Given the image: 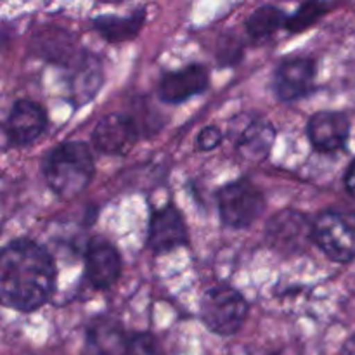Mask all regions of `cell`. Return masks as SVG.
Here are the masks:
<instances>
[{"mask_svg":"<svg viewBox=\"0 0 355 355\" xmlns=\"http://www.w3.org/2000/svg\"><path fill=\"white\" fill-rule=\"evenodd\" d=\"M329 9V6L326 3H318V2H309L304 3L297 12L291 17H288L286 28L293 33H298V31L307 30L309 26L315 23L319 17H322L326 14V10Z\"/></svg>","mask_w":355,"mask_h":355,"instance_id":"d6986e66","label":"cell"},{"mask_svg":"<svg viewBox=\"0 0 355 355\" xmlns=\"http://www.w3.org/2000/svg\"><path fill=\"white\" fill-rule=\"evenodd\" d=\"M47 114L38 103L30 99H19L14 103L7 118V137L16 146H28L37 141L45 130Z\"/></svg>","mask_w":355,"mask_h":355,"instance_id":"4fadbf2b","label":"cell"},{"mask_svg":"<svg viewBox=\"0 0 355 355\" xmlns=\"http://www.w3.org/2000/svg\"><path fill=\"white\" fill-rule=\"evenodd\" d=\"M342 355H355V333L345 342L342 349Z\"/></svg>","mask_w":355,"mask_h":355,"instance_id":"cb8c5ba5","label":"cell"},{"mask_svg":"<svg viewBox=\"0 0 355 355\" xmlns=\"http://www.w3.org/2000/svg\"><path fill=\"white\" fill-rule=\"evenodd\" d=\"M128 342L116 319L96 318L87 328L82 355H127Z\"/></svg>","mask_w":355,"mask_h":355,"instance_id":"9a60e30c","label":"cell"},{"mask_svg":"<svg viewBox=\"0 0 355 355\" xmlns=\"http://www.w3.org/2000/svg\"><path fill=\"white\" fill-rule=\"evenodd\" d=\"M141 137V128L134 116L127 113H111L97 121L92 132V144L103 155H127Z\"/></svg>","mask_w":355,"mask_h":355,"instance_id":"ba28073f","label":"cell"},{"mask_svg":"<svg viewBox=\"0 0 355 355\" xmlns=\"http://www.w3.org/2000/svg\"><path fill=\"white\" fill-rule=\"evenodd\" d=\"M104 73L101 59L94 54H82L69 73V96L75 106H83L96 97L103 87Z\"/></svg>","mask_w":355,"mask_h":355,"instance_id":"2e32d148","label":"cell"},{"mask_svg":"<svg viewBox=\"0 0 355 355\" xmlns=\"http://www.w3.org/2000/svg\"><path fill=\"white\" fill-rule=\"evenodd\" d=\"M127 355H162L158 342L149 333H137L128 342Z\"/></svg>","mask_w":355,"mask_h":355,"instance_id":"ffe728a7","label":"cell"},{"mask_svg":"<svg viewBox=\"0 0 355 355\" xmlns=\"http://www.w3.org/2000/svg\"><path fill=\"white\" fill-rule=\"evenodd\" d=\"M94 158L83 142H62L44 162V177L49 187L62 200H71L89 187L94 177Z\"/></svg>","mask_w":355,"mask_h":355,"instance_id":"7a4b0ae2","label":"cell"},{"mask_svg":"<svg viewBox=\"0 0 355 355\" xmlns=\"http://www.w3.org/2000/svg\"><path fill=\"white\" fill-rule=\"evenodd\" d=\"M312 238L328 259L347 263L355 259V211L331 208L315 218Z\"/></svg>","mask_w":355,"mask_h":355,"instance_id":"3957f363","label":"cell"},{"mask_svg":"<svg viewBox=\"0 0 355 355\" xmlns=\"http://www.w3.org/2000/svg\"><path fill=\"white\" fill-rule=\"evenodd\" d=\"M345 187L350 194L355 198V159L350 163L349 170L345 173Z\"/></svg>","mask_w":355,"mask_h":355,"instance_id":"603a6c76","label":"cell"},{"mask_svg":"<svg viewBox=\"0 0 355 355\" xmlns=\"http://www.w3.org/2000/svg\"><path fill=\"white\" fill-rule=\"evenodd\" d=\"M55 266L45 248L26 238L14 239L0 255V298L6 307L33 312L51 298Z\"/></svg>","mask_w":355,"mask_h":355,"instance_id":"6da1fadb","label":"cell"},{"mask_svg":"<svg viewBox=\"0 0 355 355\" xmlns=\"http://www.w3.org/2000/svg\"><path fill=\"white\" fill-rule=\"evenodd\" d=\"M208 69L201 64H189L179 71L166 73L159 82L158 94L165 103L179 104L203 94L208 89Z\"/></svg>","mask_w":355,"mask_h":355,"instance_id":"5bb4252c","label":"cell"},{"mask_svg":"<svg viewBox=\"0 0 355 355\" xmlns=\"http://www.w3.org/2000/svg\"><path fill=\"white\" fill-rule=\"evenodd\" d=\"M307 134L319 153H336L349 142L350 120L340 111H319L309 120Z\"/></svg>","mask_w":355,"mask_h":355,"instance_id":"30bf717a","label":"cell"},{"mask_svg":"<svg viewBox=\"0 0 355 355\" xmlns=\"http://www.w3.org/2000/svg\"><path fill=\"white\" fill-rule=\"evenodd\" d=\"M217 203L222 220L232 229L250 227L266 208L262 191L246 179L222 187L217 194Z\"/></svg>","mask_w":355,"mask_h":355,"instance_id":"5b68a950","label":"cell"},{"mask_svg":"<svg viewBox=\"0 0 355 355\" xmlns=\"http://www.w3.org/2000/svg\"><path fill=\"white\" fill-rule=\"evenodd\" d=\"M220 142H222V132L220 128L215 127V125L205 127L196 137L198 149H201V151H211V149L217 148Z\"/></svg>","mask_w":355,"mask_h":355,"instance_id":"44dd1931","label":"cell"},{"mask_svg":"<svg viewBox=\"0 0 355 355\" xmlns=\"http://www.w3.org/2000/svg\"><path fill=\"white\" fill-rule=\"evenodd\" d=\"M234 149L250 163H260L269 156L276 139V128L267 118L253 113L238 114L229 127Z\"/></svg>","mask_w":355,"mask_h":355,"instance_id":"8992f818","label":"cell"},{"mask_svg":"<svg viewBox=\"0 0 355 355\" xmlns=\"http://www.w3.org/2000/svg\"><path fill=\"white\" fill-rule=\"evenodd\" d=\"M121 274V259L110 241L96 238L85 252V276L97 290L111 288Z\"/></svg>","mask_w":355,"mask_h":355,"instance_id":"8fae6325","label":"cell"},{"mask_svg":"<svg viewBox=\"0 0 355 355\" xmlns=\"http://www.w3.org/2000/svg\"><path fill=\"white\" fill-rule=\"evenodd\" d=\"M315 64L312 59L293 58L286 59L277 68L274 78V89L281 101H298L309 96L314 89Z\"/></svg>","mask_w":355,"mask_h":355,"instance_id":"7c38bea8","label":"cell"},{"mask_svg":"<svg viewBox=\"0 0 355 355\" xmlns=\"http://www.w3.org/2000/svg\"><path fill=\"white\" fill-rule=\"evenodd\" d=\"M149 248L155 253H168L187 243V229L182 214L173 205L153 211L149 222Z\"/></svg>","mask_w":355,"mask_h":355,"instance_id":"9c48e42d","label":"cell"},{"mask_svg":"<svg viewBox=\"0 0 355 355\" xmlns=\"http://www.w3.org/2000/svg\"><path fill=\"white\" fill-rule=\"evenodd\" d=\"M288 17L281 9L274 6H262L253 10L252 16L246 21V33L252 40H266L270 35L276 33L283 24H286Z\"/></svg>","mask_w":355,"mask_h":355,"instance_id":"ac0fdd59","label":"cell"},{"mask_svg":"<svg viewBox=\"0 0 355 355\" xmlns=\"http://www.w3.org/2000/svg\"><path fill=\"white\" fill-rule=\"evenodd\" d=\"M222 45H224V49H222L220 55H218L220 62L222 64H234L236 59L241 55V47H239L238 38L236 40H224Z\"/></svg>","mask_w":355,"mask_h":355,"instance_id":"7402d4cb","label":"cell"},{"mask_svg":"<svg viewBox=\"0 0 355 355\" xmlns=\"http://www.w3.org/2000/svg\"><path fill=\"white\" fill-rule=\"evenodd\" d=\"M266 238L270 248L283 255H297L314 241L312 225L307 217L297 210H283L274 215L267 222Z\"/></svg>","mask_w":355,"mask_h":355,"instance_id":"52a82bcc","label":"cell"},{"mask_svg":"<svg viewBox=\"0 0 355 355\" xmlns=\"http://www.w3.org/2000/svg\"><path fill=\"white\" fill-rule=\"evenodd\" d=\"M248 315V302L231 286L210 288L201 300V319L215 335L231 336L241 329Z\"/></svg>","mask_w":355,"mask_h":355,"instance_id":"277c9868","label":"cell"},{"mask_svg":"<svg viewBox=\"0 0 355 355\" xmlns=\"http://www.w3.org/2000/svg\"><path fill=\"white\" fill-rule=\"evenodd\" d=\"M144 9L135 10L130 16H99L94 19V28L110 44H120L137 37L144 24Z\"/></svg>","mask_w":355,"mask_h":355,"instance_id":"e0dca14e","label":"cell"}]
</instances>
